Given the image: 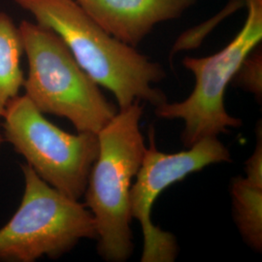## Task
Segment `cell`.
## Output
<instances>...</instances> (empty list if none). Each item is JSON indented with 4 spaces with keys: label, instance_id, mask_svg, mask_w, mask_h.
I'll use <instances>...</instances> for the list:
<instances>
[{
    "label": "cell",
    "instance_id": "2",
    "mask_svg": "<svg viewBox=\"0 0 262 262\" xmlns=\"http://www.w3.org/2000/svg\"><path fill=\"white\" fill-rule=\"evenodd\" d=\"M142 115L143 106L135 101L119 109L97 133L99 152L84 190V206L96 222L97 252L106 261H125L133 252L130 190L147 148Z\"/></svg>",
    "mask_w": 262,
    "mask_h": 262
},
{
    "label": "cell",
    "instance_id": "6",
    "mask_svg": "<svg viewBox=\"0 0 262 262\" xmlns=\"http://www.w3.org/2000/svg\"><path fill=\"white\" fill-rule=\"evenodd\" d=\"M2 119L4 140L40 178L70 198L84 196L99 152L96 133L71 134L60 129L25 94L10 102Z\"/></svg>",
    "mask_w": 262,
    "mask_h": 262
},
{
    "label": "cell",
    "instance_id": "11",
    "mask_svg": "<svg viewBox=\"0 0 262 262\" xmlns=\"http://www.w3.org/2000/svg\"><path fill=\"white\" fill-rule=\"evenodd\" d=\"M257 47L244 59L233 80L240 88L253 94L261 102L262 54L261 49L258 50Z\"/></svg>",
    "mask_w": 262,
    "mask_h": 262
},
{
    "label": "cell",
    "instance_id": "10",
    "mask_svg": "<svg viewBox=\"0 0 262 262\" xmlns=\"http://www.w3.org/2000/svg\"><path fill=\"white\" fill-rule=\"evenodd\" d=\"M23 55L19 26L15 25L9 15L0 12V119L24 85Z\"/></svg>",
    "mask_w": 262,
    "mask_h": 262
},
{
    "label": "cell",
    "instance_id": "12",
    "mask_svg": "<svg viewBox=\"0 0 262 262\" xmlns=\"http://www.w3.org/2000/svg\"><path fill=\"white\" fill-rule=\"evenodd\" d=\"M3 142H4V138H3V134H1V132H0V149H1V146H2Z\"/></svg>",
    "mask_w": 262,
    "mask_h": 262
},
{
    "label": "cell",
    "instance_id": "9",
    "mask_svg": "<svg viewBox=\"0 0 262 262\" xmlns=\"http://www.w3.org/2000/svg\"><path fill=\"white\" fill-rule=\"evenodd\" d=\"M256 127V146L246 161V177L231 181L230 194L237 227L245 242L255 252L262 250V131Z\"/></svg>",
    "mask_w": 262,
    "mask_h": 262
},
{
    "label": "cell",
    "instance_id": "7",
    "mask_svg": "<svg viewBox=\"0 0 262 262\" xmlns=\"http://www.w3.org/2000/svg\"><path fill=\"white\" fill-rule=\"evenodd\" d=\"M150 147L146 148L135 184L130 190L132 219L141 225L144 237L142 262H173L178 253L175 236L161 230L151 222V208L159 194L169 186L209 165L230 162L228 149L217 137H207L176 154L159 151L155 130L149 129Z\"/></svg>",
    "mask_w": 262,
    "mask_h": 262
},
{
    "label": "cell",
    "instance_id": "8",
    "mask_svg": "<svg viewBox=\"0 0 262 262\" xmlns=\"http://www.w3.org/2000/svg\"><path fill=\"white\" fill-rule=\"evenodd\" d=\"M112 36L136 47L163 21L180 18L197 0H75Z\"/></svg>",
    "mask_w": 262,
    "mask_h": 262
},
{
    "label": "cell",
    "instance_id": "3",
    "mask_svg": "<svg viewBox=\"0 0 262 262\" xmlns=\"http://www.w3.org/2000/svg\"><path fill=\"white\" fill-rule=\"evenodd\" d=\"M28 59L25 95L40 112L64 118L78 132L98 133L118 113L62 40L36 21L19 25Z\"/></svg>",
    "mask_w": 262,
    "mask_h": 262
},
{
    "label": "cell",
    "instance_id": "5",
    "mask_svg": "<svg viewBox=\"0 0 262 262\" xmlns=\"http://www.w3.org/2000/svg\"><path fill=\"white\" fill-rule=\"evenodd\" d=\"M248 10L243 28L222 51L205 57H186L183 64L195 78L192 93L181 102L168 101L156 107V115L166 120H182V141L189 148L207 137H217L242 121L230 116L225 107V94L244 59L262 38V0H245Z\"/></svg>",
    "mask_w": 262,
    "mask_h": 262
},
{
    "label": "cell",
    "instance_id": "4",
    "mask_svg": "<svg viewBox=\"0 0 262 262\" xmlns=\"http://www.w3.org/2000/svg\"><path fill=\"white\" fill-rule=\"evenodd\" d=\"M21 171V201L0 228V262L56 259L82 240L97 239L96 222L84 204L51 187L27 164Z\"/></svg>",
    "mask_w": 262,
    "mask_h": 262
},
{
    "label": "cell",
    "instance_id": "1",
    "mask_svg": "<svg viewBox=\"0 0 262 262\" xmlns=\"http://www.w3.org/2000/svg\"><path fill=\"white\" fill-rule=\"evenodd\" d=\"M13 1L62 40L84 72L115 95L119 109L167 102L154 86L166 76L161 66L108 33L75 0Z\"/></svg>",
    "mask_w": 262,
    "mask_h": 262
}]
</instances>
